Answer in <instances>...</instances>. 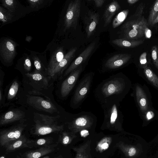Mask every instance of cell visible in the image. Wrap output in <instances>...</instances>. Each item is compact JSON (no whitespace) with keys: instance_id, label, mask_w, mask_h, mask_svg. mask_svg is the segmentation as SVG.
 <instances>
[{"instance_id":"cell-6","label":"cell","mask_w":158,"mask_h":158,"mask_svg":"<svg viewBox=\"0 0 158 158\" xmlns=\"http://www.w3.org/2000/svg\"><path fill=\"white\" fill-rule=\"evenodd\" d=\"M94 73H90L82 78L76 89L71 102L72 107L78 108L87 95L92 82Z\"/></svg>"},{"instance_id":"cell-34","label":"cell","mask_w":158,"mask_h":158,"mask_svg":"<svg viewBox=\"0 0 158 158\" xmlns=\"http://www.w3.org/2000/svg\"><path fill=\"white\" fill-rule=\"evenodd\" d=\"M19 88V84L16 81H13L9 89L7 99L11 100L13 98L16 96Z\"/></svg>"},{"instance_id":"cell-44","label":"cell","mask_w":158,"mask_h":158,"mask_svg":"<svg viewBox=\"0 0 158 158\" xmlns=\"http://www.w3.org/2000/svg\"><path fill=\"white\" fill-rule=\"evenodd\" d=\"M139 0H127V2L130 4H133L139 1Z\"/></svg>"},{"instance_id":"cell-7","label":"cell","mask_w":158,"mask_h":158,"mask_svg":"<svg viewBox=\"0 0 158 158\" xmlns=\"http://www.w3.org/2000/svg\"><path fill=\"white\" fill-rule=\"evenodd\" d=\"M81 3L80 0H75L69 4L64 17L65 29L76 28L80 14Z\"/></svg>"},{"instance_id":"cell-17","label":"cell","mask_w":158,"mask_h":158,"mask_svg":"<svg viewBox=\"0 0 158 158\" xmlns=\"http://www.w3.org/2000/svg\"><path fill=\"white\" fill-rule=\"evenodd\" d=\"M58 144H53L40 147L34 150L26 152L23 156L25 158H40L55 151Z\"/></svg>"},{"instance_id":"cell-11","label":"cell","mask_w":158,"mask_h":158,"mask_svg":"<svg viewBox=\"0 0 158 158\" xmlns=\"http://www.w3.org/2000/svg\"><path fill=\"white\" fill-rule=\"evenodd\" d=\"M16 45L15 42L10 39L4 40L0 44L1 55L6 62H11L16 54Z\"/></svg>"},{"instance_id":"cell-38","label":"cell","mask_w":158,"mask_h":158,"mask_svg":"<svg viewBox=\"0 0 158 158\" xmlns=\"http://www.w3.org/2000/svg\"><path fill=\"white\" fill-rule=\"evenodd\" d=\"M31 6L33 8L37 7L43 4V0H28L27 1Z\"/></svg>"},{"instance_id":"cell-32","label":"cell","mask_w":158,"mask_h":158,"mask_svg":"<svg viewBox=\"0 0 158 158\" xmlns=\"http://www.w3.org/2000/svg\"><path fill=\"white\" fill-rule=\"evenodd\" d=\"M13 16V14L9 10L3 7H0V20L3 23H5L11 20Z\"/></svg>"},{"instance_id":"cell-9","label":"cell","mask_w":158,"mask_h":158,"mask_svg":"<svg viewBox=\"0 0 158 158\" xmlns=\"http://www.w3.org/2000/svg\"><path fill=\"white\" fill-rule=\"evenodd\" d=\"M27 102L30 106L38 110L51 114L58 112L55 106L50 100L45 99L40 96H28Z\"/></svg>"},{"instance_id":"cell-4","label":"cell","mask_w":158,"mask_h":158,"mask_svg":"<svg viewBox=\"0 0 158 158\" xmlns=\"http://www.w3.org/2000/svg\"><path fill=\"white\" fill-rule=\"evenodd\" d=\"M119 103L117 101H110L100 103L104 114L103 127L117 131L122 130L123 117L118 107Z\"/></svg>"},{"instance_id":"cell-30","label":"cell","mask_w":158,"mask_h":158,"mask_svg":"<svg viewBox=\"0 0 158 158\" xmlns=\"http://www.w3.org/2000/svg\"><path fill=\"white\" fill-rule=\"evenodd\" d=\"M26 75L35 81H41L45 85H48V81L47 78L42 73L34 72L32 73H27Z\"/></svg>"},{"instance_id":"cell-13","label":"cell","mask_w":158,"mask_h":158,"mask_svg":"<svg viewBox=\"0 0 158 158\" xmlns=\"http://www.w3.org/2000/svg\"><path fill=\"white\" fill-rule=\"evenodd\" d=\"M131 55L127 53L117 54L109 58L105 64V67L109 69L119 68L130 60Z\"/></svg>"},{"instance_id":"cell-16","label":"cell","mask_w":158,"mask_h":158,"mask_svg":"<svg viewBox=\"0 0 158 158\" xmlns=\"http://www.w3.org/2000/svg\"><path fill=\"white\" fill-rule=\"evenodd\" d=\"M24 116V113L20 110L18 109L10 110L1 116L0 125L2 126L22 120Z\"/></svg>"},{"instance_id":"cell-12","label":"cell","mask_w":158,"mask_h":158,"mask_svg":"<svg viewBox=\"0 0 158 158\" xmlns=\"http://www.w3.org/2000/svg\"><path fill=\"white\" fill-rule=\"evenodd\" d=\"M95 46V42H93L85 49L65 70L63 77L66 76L80 66L90 55L94 48Z\"/></svg>"},{"instance_id":"cell-25","label":"cell","mask_w":158,"mask_h":158,"mask_svg":"<svg viewBox=\"0 0 158 158\" xmlns=\"http://www.w3.org/2000/svg\"><path fill=\"white\" fill-rule=\"evenodd\" d=\"M116 146L128 157H133L137 154V149L135 146L125 144L122 142L118 143Z\"/></svg>"},{"instance_id":"cell-21","label":"cell","mask_w":158,"mask_h":158,"mask_svg":"<svg viewBox=\"0 0 158 158\" xmlns=\"http://www.w3.org/2000/svg\"><path fill=\"white\" fill-rule=\"evenodd\" d=\"M143 42V40H133L121 38L113 40L112 43L119 47L125 48H133L136 47Z\"/></svg>"},{"instance_id":"cell-35","label":"cell","mask_w":158,"mask_h":158,"mask_svg":"<svg viewBox=\"0 0 158 158\" xmlns=\"http://www.w3.org/2000/svg\"><path fill=\"white\" fill-rule=\"evenodd\" d=\"M151 55L153 63L158 70V47L154 45L151 49Z\"/></svg>"},{"instance_id":"cell-1","label":"cell","mask_w":158,"mask_h":158,"mask_svg":"<svg viewBox=\"0 0 158 158\" xmlns=\"http://www.w3.org/2000/svg\"><path fill=\"white\" fill-rule=\"evenodd\" d=\"M127 86L125 77L117 74L110 76L99 84L95 90V96L100 103L110 101L120 102Z\"/></svg>"},{"instance_id":"cell-46","label":"cell","mask_w":158,"mask_h":158,"mask_svg":"<svg viewBox=\"0 0 158 158\" xmlns=\"http://www.w3.org/2000/svg\"><path fill=\"white\" fill-rule=\"evenodd\" d=\"M42 158H50V157L49 156H46Z\"/></svg>"},{"instance_id":"cell-20","label":"cell","mask_w":158,"mask_h":158,"mask_svg":"<svg viewBox=\"0 0 158 158\" xmlns=\"http://www.w3.org/2000/svg\"><path fill=\"white\" fill-rule=\"evenodd\" d=\"M135 94L137 101L140 110L145 114L148 108V102L145 93L142 88L137 85L135 88Z\"/></svg>"},{"instance_id":"cell-10","label":"cell","mask_w":158,"mask_h":158,"mask_svg":"<svg viewBox=\"0 0 158 158\" xmlns=\"http://www.w3.org/2000/svg\"><path fill=\"white\" fill-rule=\"evenodd\" d=\"M82 70V66L81 65L71 72L68 77L63 82L60 88V94L62 97L65 98L69 94Z\"/></svg>"},{"instance_id":"cell-5","label":"cell","mask_w":158,"mask_h":158,"mask_svg":"<svg viewBox=\"0 0 158 158\" xmlns=\"http://www.w3.org/2000/svg\"><path fill=\"white\" fill-rule=\"evenodd\" d=\"M96 117L89 112L80 113L70 122L68 123V128L75 133L91 128L96 121Z\"/></svg>"},{"instance_id":"cell-29","label":"cell","mask_w":158,"mask_h":158,"mask_svg":"<svg viewBox=\"0 0 158 158\" xmlns=\"http://www.w3.org/2000/svg\"><path fill=\"white\" fill-rule=\"evenodd\" d=\"M144 72L148 80L154 86L158 88V77L148 66L144 69Z\"/></svg>"},{"instance_id":"cell-36","label":"cell","mask_w":158,"mask_h":158,"mask_svg":"<svg viewBox=\"0 0 158 158\" xmlns=\"http://www.w3.org/2000/svg\"><path fill=\"white\" fill-rule=\"evenodd\" d=\"M140 67L143 69L148 67V62L147 59V53L145 52L142 53L139 58Z\"/></svg>"},{"instance_id":"cell-28","label":"cell","mask_w":158,"mask_h":158,"mask_svg":"<svg viewBox=\"0 0 158 158\" xmlns=\"http://www.w3.org/2000/svg\"><path fill=\"white\" fill-rule=\"evenodd\" d=\"M112 140V138L110 137L103 138L98 143L95 148L96 151L101 153L107 149L111 143Z\"/></svg>"},{"instance_id":"cell-45","label":"cell","mask_w":158,"mask_h":158,"mask_svg":"<svg viewBox=\"0 0 158 158\" xmlns=\"http://www.w3.org/2000/svg\"><path fill=\"white\" fill-rule=\"evenodd\" d=\"M55 158H63V157L61 155H60Z\"/></svg>"},{"instance_id":"cell-47","label":"cell","mask_w":158,"mask_h":158,"mask_svg":"<svg viewBox=\"0 0 158 158\" xmlns=\"http://www.w3.org/2000/svg\"><path fill=\"white\" fill-rule=\"evenodd\" d=\"M0 158H5V155L2 156L0 157Z\"/></svg>"},{"instance_id":"cell-41","label":"cell","mask_w":158,"mask_h":158,"mask_svg":"<svg viewBox=\"0 0 158 158\" xmlns=\"http://www.w3.org/2000/svg\"><path fill=\"white\" fill-rule=\"evenodd\" d=\"M152 32L148 27H146L144 30V35L145 38L150 39L152 36Z\"/></svg>"},{"instance_id":"cell-37","label":"cell","mask_w":158,"mask_h":158,"mask_svg":"<svg viewBox=\"0 0 158 158\" xmlns=\"http://www.w3.org/2000/svg\"><path fill=\"white\" fill-rule=\"evenodd\" d=\"M34 66L35 69L34 72L42 73L43 67L41 61L37 57H34L33 58ZM43 74V73H42Z\"/></svg>"},{"instance_id":"cell-22","label":"cell","mask_w":158,"mask_h":158,"mask_svg":"<svg viewBox=\"0 0 158 158\" xmlns=\"http://www.w3.org/2000/svg\"><path fill=\"white\" fill-rule=\"evenodd\" d=\"M53 142V138L50 137L35 140L27 139L25 144V148H40L51 144Z\"/></svg>"},{"instance_id":"cell-27","label":"cell","mask_w":158,"mask_h":158,"mask_svg":"<svg viewBox=\"0 0 158 158\" xmlns=\"http://www.w3.org/2000/svg\"><path fill=\"white\" fill-rule=\"evenodd\" d=\"M129 12L128 9L124 10L118 13L114 19L112 26L116 28L120 25L126 19Z\"/></svg>"},{"instance_id":"cell-19","label":"cell","mask_w":158,"mask_h":158,"mask_svg":"<svg viewBox=\"0 0 158 158\" xmlns=\"http://www.w3.org/2000/svg\"><path fill=\"white\" fill-rule=\"evenodd\" d=\"M120 8V6L116 1H113L108 5L103 15L104 26H106L109 24L113 16Z\"/></svg>"},{"instance_id":"cell-3","label":"cell","mask_w":158,"mask_h":158,"mask_svg":"<svg viewBox=\"0 0 158 158\" xmlns=\"http://www.w3.org/2000/svg\"><path fill=\"white\" fill-rule=\"evenodd\" d=\"M60 117L59 115L53 116L34 113L35 124L31 129V133L34 135H40L62 132L64 125L58 124V120Z\"/></svg>"},{"instance_id":"cell-2","label":"cell","mask_w":158,"mask_h":158,"mask_svg":"<svg viewBox=\"0 0 158 158\" xmlns=\"http://www.w3.org/2000/svg\"><path fill=\"white\" fill-rule=\"evenodd\" d=\"M144 7L143 2L140 3L131 19L122 26L121 33L123 38L138 40L144 36V30L148 26V21L143 14Z\"/></svg>"},{"instance_id":"cell-24","label":"cell","mask_w":158,"mask_h":158,"mask_svg":"<svg viewBox=\"0 0 158 158\" xmlns=\"http://www.w3.org/2000/svg\"><path fill=\"white\" fill-rule=\"evenodd\" d=\"M27 140L25 136L22 135L19 139L6 146L5 148L6 151L7 152H10L25 148V144Z\"/></svg>"},{"instance_id":"cell-40","label":"cell","mask_w":158,"mask_h":158,"mask_svg":"<svg viewBox=\"0 0 158 158\" xmlns=\"http://www.w3.org/2000/svg\"><path fill=\"white\" fill-rule=\"evenodd\" d=\"M154 115V113L152 110H147L145 113L144 117L146 120L149 121L153 118Z\"/></svg>"},{"instance_id":"cell-8","label":"cell","mask_w":158,"mask_h":158,"mask_svg":"<svg viewBox=\"0 0 158 158\" xmlns=\"http://www.w3.org/2000/svg\"><path fill=\"white\" fill-rule=\"evenodd\" d=\"M27 125L22 123L10 128L2 130L0 132V144L5 147L14 141L19 139Z\"/></svg>"},{"instance_id":"cell-23","label":"cell","mask_w":158,"mask_h":158,"mask_svg":"<svg viewBox=\"0 0 158 158\" xmlns=\"http://www.w3.org/2000/svg\"><path fill=\"white\" fill-rule=\"evenodd\" d=\"M90 143L91 140H88L78 147L73 148V149L76 153V158H91Z\"/></svg>"},{"instance_id":"cell-48","label":"cell","mask_w":158,"mask_h":158,"mask_svg":"<svg viewBox=\"0 0 158 158\" xmlns=\"http://www.w3.org/2000/svg\"><path fill=\"white\" fill-rule=\"evenodd\" d=\"M17 158H20V157H17Z\"/></svg>"},{"instance_id":"cell-18","label":"cell","mask_w":158,"mask_h":158,"mask_svg":"<svg viewBox=\"0 0 158 158\" xmlns=\"http://www.w3.org/2000/svg\"><path fill=\"white\" fill-rule=\"evenodd\" d=\"M63 48L60 47L56 50L51 56L48 65V74L50 76L55 68L63 59L64 56Z\"/></svg>"},{"instance_id":"cell-39","label":"cell","mask_w":158,"mask_h":158,"mask_svg":"<svg viewBox=\"0 0 158 158\" xmlns=\"http://www.w3.org/2000/svg\"><path fill=\"white\" fill-rule=\"evenodd\" d=\"M23 65L24 68L26 71H30L31 69V64L30 59L28 57H27L25 59Z\"/></svg>"},{"instance_id":"cell-15","label":"cell","mask_w":158,"mask_h":158,"mask_svg":"<svg viewBox=\"0 0 158 158\" xmlns=\"http://www.w3.org/2000/svg\"><path fill=\"white\" fill-rule=\"evenodd\" d=\"M99 20L98 13L91 11H89L84 18L85 30L87 38H89L94 31Z\"/></svg>"},{"instance_id":"cell-31","label":"cell","mask_w":158,"mask_h":158,"mask_svg":"<svg viewBox=\"0 0 158 158\" xmlns=\"http://www.w3.org/2000/svg\"><path fill=\"white\" fill-rule=\"evenodd\" d=\"M158 14V0L154 2L149 12L147 21L148 26H152V23Z\"/></svg>"},{"instance_id":"cell-33","label":"cell","mask_w":158,"mask_h":158,"mask_svg":"<svg viewBox=\"0 0 158 158\" xmlns=\"http://www.w3.org/2000/svg\"><path fill=\"white\" fill-rule=\"evenodd\" d=\"M2 5L7 10L14 13L17 8V3L14 0H2Z\"/></svg>"},{"instance_id":"cell-42","label":"cell","mask_w":158,"mask_h":158,"mask_svg":"<svg viewBox=\"0 0 158 158\" xmlns=\"http://www.w3.org/2000/svg\"><path fill=\"white\" fill-rule=\"evenodd\" d=\"M95 5L97 7L101 6L104 3L105 0H94Z\"/></svg>"},{"instance_id":"cell-14","label":"cell","mask_w":158,"mask_h":158,"mask_svg":"<svg viewBox=\"0 0 158 158\" xmlns=\"http://www.w3.org/2000/svg\"><path fill=\"white\" fill-rule=\"evenodd\" d=\"M77 50V48L76 47L71 49L65 55L63 59L55 68L49 76L53 78L55 76L61 75L74 57Z\"/></svg>"},{"instance_id":"cell-43","label":"cell","mask_w":158,"mask_h":158,"mask_svg":"<svg viewBox=\"0 0 158 158\" xmlns=\"http://www.w3.org/2000/svg\"><path fill=\"white\" fill-rule=\"evenodd\" d=\"M158 23V14L156 16L155 18L154 19L152 23V26H153L156 24V23Z\"/></svg>"},{"instance_id":"cell-26","label":"cell","mask_w":158,"mask_h":158,"mask_svg":"<svg viewBox=\"0 0 158 158\" xmlns=\"http://www.w3.org/2000/svg\"><path fill=\"white\" fill-rule=\"evenodd\" d=\"M76 137V135L75 133L72 131H62L59 136L56 143H60L63 145H67L70 144Z\"/></svg>"}]
</instances>
